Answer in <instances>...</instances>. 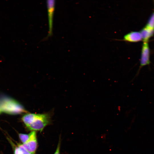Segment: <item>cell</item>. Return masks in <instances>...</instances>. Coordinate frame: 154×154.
<instances>
[{
	"label": "cell",
	"mask_w": 154,
	"mask_h": 154,
	"mask_svg": "<svg viewBox=\"0 0 154 154\" xmlns=\"http://www.w3.org/2000/svg\"><path fill=\"white\" fill-rule=\"evenodd\" d=\"M0 110L10 115H17L27 113L23 106L15 99L7 96H0Z\"/></svg>",
	"instance_id": "cell-1"
},
{
	"label": "cell",
	"mask_w": 154,
	"mask_h": 154,
	"mask_svg": "<svg viewBox=\"0 0 154 154\" xmlns=\"http://www.w3.org/2000/svg\"><path fill=\"white\" fill-rule=\"evenodd\" d=\"M50 116L48 113L34 114L33 120L27 127L30 130L42 131L49 123Z\"/></svg>",
	"instance_id": "cell-2"
},
{
	"label": "cell",
	"mask_w": 154,
	"mask_h": 154,
	"mask_svg": "<svg viewBox=\"0 0 154 154\" xmlns=\"http://www.w3.org/2000/svg\"><path fill=\"white\" fill-rule=\"evenodd\" d=\"M150 50L148 42H143L142 47L140 66L136 76L138 75L141 69L143 67L150 64Z\"/></svg>",
	"instance_id": "cell-3"
},
{
	"label": "cell",
	"mask_w": 154,
	"mask_h": 154,
	"mask_svg": "<svg viewBox=\"0 0 154 154\" xmlns=\"http://www.w3.org/2000/svg\"><path fill=\"white\" fill-rule=\"evenodd\" d=\"M48 21V31L47 37L52 34L53 19L55 10V1L54 0H48L46 1Z\"/></svg>",
	"instance_id": "cell-4"
},
{
	"label": "cell",
	"mask_w": 154,
	"mask_h": 154,
	"mask_svg": "<svg viewBox=\"0 0 154 154\" xmlns=\"http://www.w3.org/2000/svg\"><path fill=\"white\" fill-rule=\"evenodd\" d=\"M36 132L33 131L30 133L29 140L23 145L24 148L31 154H35L37 147Z\"/></svg>",
	"instance_id": "cell-5"
},
{
	"label": "cell",
	"mask_w": 154,
	"mask_h": 154,
	"mask_svg": "<svg viewBox=\"0 0 154 154\" xmlns=\"http://www.w3.org/2000/svg\"><path fill=\"white\" fill-rule=\"evenodd\" d=\"M123 40L131 42H137L142 40L140 32L131 31L125 35Z\"/></svg>",
	"instance_id": "cell-6"
},
{
	"label": "cell",
	"mask_w": 154,
	"mask_h": 154,
	"mask_svg": "<svg viewBox=\"0 0 154 154\" xmlns=\"http://www.w3.org/2000/svg\"><path fill=\"white\" fill-rule=\"evenodd\" d=\"M143 42H148L149 40L154 35V30L143 27L140 31Z\"/></svg>",
	"instance_id": "cell-7"
},
{
	"label": "cell",
	"mask_w": 154,
	"mask_h": 154,
	"mask_svg": "<svg viewBox=\"0 0 154 154\" xmlns=\"http://www.w3.org/2000/svg\"><path fill=\"white\" fill-rule=\"evenodd\" d=\"M145 27L154 30V12L151 15Z\"/></svg>",
	"instance_id": "cell-8"
},
{
	"label": "cell",
	"mask_w": 154,
	"mask_h": 154,
	"mask_svg": "<svg viewBox=\"0 0 154 154\" xmlns=\"http://www.w3.org/2000/svg\"><path fill=\"white\" fill-rule=\"evenodd\" d=\"M19 135L21 141L23 144L27 141L30 137V133L27 134L20 133Z\"/></svg>",
	"instance_id": "cell-9"
},
{
	"label": "cell",
	"mask_w": 154,
	"mask_h": 154,
	"mask_svg": "<svg viewBox=\"0 0 154 154\" xmlns=\"http://www.w3.org/2000/svg\"><path fill=\"white\" fill-rule=\"evenodd\" d=\"M18 146L21 151L22 154H31L24 148L22 144H19Z\"/></svg>",
	"instance_id": "cell-10"
},
{
	"label": "cell",
	"mask_w": 154,
	"mask_h": 154,
	"mask_svg": "<svg viewBox=\"0 0 154 154\" xmlns=\"http://www.w3.org/2000/svg\"><path fill=\"white\" fill-rule=\"evenodd\" d=\"M14 154H22L21 151L18 147H16L15 148Z\"/></svg>",
	"instance_id": "cell-11"
},
{
	"label": "cell",
	"mask_w": 154,
	"mask_h": 154,
	"mask_svg": "<svg viewBox=\"0 0 154 154\" xmlns=\"http://www.w3.org/2000/svg\"><path fill=\"white\" fill-rule=\"evenodd\" d=\"M60 141H59V143H58L57 147L56 150L54 153V154H60Z\"/></svg>",
	"instance_id": "cell-12"
},
{
	"label": "cell",
	"mask_w": 154,
	"mask_h": 154,
	"mask_svg": "<svg viewBox=\"0 0 154 154\" xmlns=\"http://www.w3.org/2000/svg\"><path fill=\"white\" fill-rule=\"evenodd\" d=\"M1 111L0 110V114H1Z\"/></svg>",
	"instance_id": "cell-13"
}]
</instances>
